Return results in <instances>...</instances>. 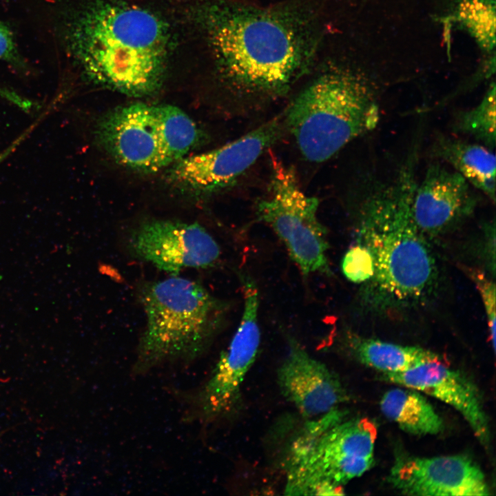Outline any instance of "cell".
Wrapping results in <instances>:
<instances>
[{
    "label": "cell",
    "instance_id": "cell-16",
    "mask_svg": "<svg viewBox=\"0 0 496 496\" xmlns=\"http://www.w3.org/2000/svg\"><path fill=\"white\" fill-rule=\"evenodd\" d=\"M433 153L495 203L496 160L490 149L481 144L441 136L434 143Z\"/></svg>",
    "mask_w": 496,
    "mask_h": 496
},
{
    "label": "cell",
    "instance_id": "cell-8",
    "mask_svg": "<svg viewBox=\"0 0 496 496\" xmlns=\"http://www.w3.org/2000/svg\"><path fill=\"white\" fill-rule=\"evenodd\" d=\"M244 306L241 319L229 345L220 354L208 380L185 396L187 421L211 422L237 411L241 387L259 352V291L256 282L241 275Z\"/></svg>",
    "mask_w": 496,
    "mask_h": 496
},
{
    "label": "cell",
    "instance_id": "cell-20",
    "mask_svg": "<svg viewBox=\"0 0 496 496\" xmlns=\"http://www.w3.org/2000/svg\"><path fill=\"white\" fill-rule=\"evenodd\" d=\"M445 20L466 30L486 52L494 50L495 0H457Z\"/></svg>",
    "mask_w": 496,
    "mask_h": 496
},
{
    "label": "cell",
    "instance_id": "cell-11",
    "mask_svg": "<svg viewBox=\"0 0 496 496\" xmlns=\"http://www.w3.org/2000/svg\"><path fill=\"white\" fill-rule=\"evenodd\" d=\"M402 494L422 496H484L490 495L479 465L464 455L419 457L401 455L388 477Z\"/></svg>",
    "mask_w": 496,
    "mask_h": 496
},
{
    "label": "cell",
    "instance_id": "cell-7",
    "mask_svg": "<svg viewBox=\"0 0 496 496\" xmlns=\"http://www.w3.org/2000/svg\"><path fill=\"white\" fill-rule=\"evenodd\" d=\"M269 196L258 201L256 215L284 244L303 276H331L326 227L319 220V201L307 196L293 169L272 159Z\"/></svg>",
    "mask_w": 496,
    "mask_h": 496
},
{
    "label": "cell",
    "instance_id": "cell-22",
    "mask_svg": "<svg viewBox=\"0 0 496 496\" xmlns=\"http://www.w3.org/2000/svg\"><path fill=\"white\" fill-rule=\"evenodd\" d=\"M374 262L369 249L357 242L350 247L342 260V271L347 279L354 283L370 280L374 275Z\"/></svg>",
    "mask_w": 496,
    "mask_h": 496
},
{
    "label": "cell",
    "instance_id": "cell-1",
    "mask_svg": "<svg viewBox=\"0 0 496 496\" xmlns=\"http://www.w3.org/2000/svg\"><path fill=\"white\" fill-rule=\"evenodd\" d=\"M292 3L260 7L216 1L200 22L217 72L237 94L277 96L307 72L321 41L316 17Z\"/></svg>",
    "mask_w": 496,
    "mask_h": 496
},
{
    "label": "cell",
    "instance_id": "cell-26",
    "mask_svg": "<svg viewBox=\"0 0 496 496\" xmlns=\"http://www.w3.org/2000/svg\"><path fill=\"white\" fill-rule=\"evenodd\" d=\"M0 96L25 112L31 107L32 104L31 100L22 96L13 90L1 85Z\"/></svg>",
    "mask_w": 496,
    "mask_h": 496
},
{
    "label": "cell",
    "instance_id": "cell-21",
    "mask_svg": "<svg viewBox=\"0 0 496 496\" xmlns=\"http://www.w3.org/2000/svg\"><path fill=\"white\" fill-rule=\"evenodd\" d=\"M455 130L493 149L495 147V83L492 82L478 105L462 112L455 123Z\"/></svg>",
    "mask_w": 496,
    "mask_h": 496
},
{
    "label": "cell",
    "instance_id": "cell-10",
    "mask_svg": "<svg viewBox=\"0 0 496 496\" xmlns=\"http://www.w3.org/2000/svg\"><path fill=\"white\" fill-rule=\"evenodd\" d=\"M127 242L134 257L173 276L188 268L214 266L221 254L216 240L197 223L147 220L132 231Z\"/></svg>",
    "mask_w": 496,
    "mask_h": 496
},
{
    "label": "cell",
    "instance_id": "cell-4",
    "mask_svg": "<svg viewBox=\"0 0 496 496\" xmlns=\"http://www.w3.org/2000/svg\"><path fill=\"white\" fill-rule=\"evenodd\" d=\"M139 299L146 322L132 367L136 375L199 358L220 333L230 309L200 283L176 276L144 284Z\"/></svg>",
    "mask_w": 496,
    "mask_h": 496
},
{
    "label": "cell",
    "instance_id": "cell-3",
    "mask_svg": "<svg viewBox=\"0 0 496 496\" xmlns=\"http://www.w3.org/2000/svg\"><path fill=\"white\" fill-rule=\"evenodd\" d=\"M414 165L412 159L391 183L373 191L358 217V243L369 249L374 262L371 288L386 303L420 300L437 277L434 256L411 214L417 183Z\"/></svg>",
    "mask_w": 496,
    "mask_h": 496
},
{
    "label": "cell",
    "instance_id": "cell-18",
    "mask_svg": "<svg viewBox=\"0 0 496 496\" xmlns=\"http://www.w3.org/2000/svg\"><path fill=\"white\" fill-rule=\"evenodd\" d=\"M346 336L353 355L362 364L382 373L402 372L425 362L444 360L438 354L419 347L362 338L353 334Z\"/></svg>",
    "mask_w": 496,
    "mask_h": 496
},
{
    "label": "cell",
    "instance_id": "cell-25",
    "mask_svg": "<svg viewBox=\"0 0 496 496\" xmlns=\"http://www.w3.org/2000/svg\"><path fill=\"white\" fill-rule=\"evenodd\" d=\"M46 112L43 113L39 118L36 120L31 125H30L23 133H21L17 138H15L11 144L0 153V164L6 159L11 154H12L17 148L22 143L25 138L31 134V132L38 125L41 118L46 115Z\"/></svg>",
    "mask_w": 496,
    "mask_h": 496
},
{
    "label": "cell",
    "instance_id": "cell-17",
    "mask_svg": "<svg viewBox=\"0 0 496 496\" xmlns=\"http://www.w3.org/2000/svg\"><path fill=\"white\" fill-rule=\"evenodd\" d=\"M380 408L387 418L409 433L436 435L444 429L441 417L415 389L403 386L388 391L381 399Z\"/></svg>",
    "mask_w": 496,
    "mask_h": 496
},
{
    "label": "cell",
    "instance_id": "cell-24",
    "mask_svg": "<svg viewBox=\"0 0 496 496\" xmlns=\"http://www.w3.org/2000/svg\"><path fill=\"white\" fill-rule=\"evenodd\" d=\"M0 61L19 72H27L29 65L18 47L14 32L0 21Z\"/></svg>",
    "mask_w": 496,
    "mask_h": 496
},
{
    "label": "cell",
    "instance_id": "cell-19",
    "mask_svg": "<svg viewBox=\"0 0 496 496\" xmlns=\"http://www.w3.org/2000/svg\"><path fill=\"white\" fill-rule=\"evenodd\" d=\"M161 151L167 167L187 156L200 139L194 121L172 105L154 106Z\"/></svg>",
    "mask_w": 496,
    "mask_h": 496
},
{
    "label": "cell",
    "instance_id": "cell-6",
    "mask_svg": "<svg viewBox=\"0 0 496 496\" xmlns=\"http://www.w3.org/2000/svg\"><path fill=\"white\" fill-rule=\"evenodd\" d=\"M344 415L337 409L309 420L292 442L287 495H343V484L372 467L375 424L366 418L344 420Z\"/></svg>",
    "mask_w": 496,
    "mask_h": 496
},
{
    "label": "cell",
    "instance_id": "cell-15",
    "mask_svg": "<svg viewBox=\"0 0 496 496\" xmlns=\"http://www.w3.org/2000/svg\"><path fill=\"white\" fill-rule=\"evenodd\" d=\"M385 380L415 389L448 404L466 420L484 446L490 428L479 393L466 375L448 367L444 360L428 361L399 373H383Z\"/></svg>",
    "mask_w": 496,
    "mask_h": 496
},
{
    "label": "cell",
    "instance_id": "cell-12",
    "mask_svg": "<svg viewBox=\"0 0 496 496\" xmlns=\"http://www.w3.org/2000/svg\"><path fill=\"white\" fill-rule=\"evenodd\" d=\"M95 136L107 154L127 168L154 173L167 167L154 105L135 103L110 111L98 122Z\"/></svg>",
    "mask_w": 496,
    "mask_h": 496
},
{
    "label": "cell",
    "instance_id": "cell-14",
    "mask_svg": "<svg viewBox=\"0 0 496 496\" xmlns=\"http://www.w3.org/2000/svg\"><path fill=\"white\" fill-rule=\"evenodd\" d=\"M277 382L282 395L309 419L339 409L348 399L338 376L292 338L278 369Z\"/></svg>",
    "mask_w": 496,
    "mask_h": 496
},
{
    "label": "cell",
    "instance_id": "cell-5",
    "mask_svg": "<svg viewBox=\"0 0 496 496\" xmlns=\"http://www.w3.org/2000/svg\"><path fill=\"white\" fill-rule=\"evenodd\" d=\"M380 120L377 93L360 73L329 66L296 97L286 114L287 127L302 154L320 163Z\"/></svg>",
    "mask_w": 496,
    "mask_h": 496
},
{
    "label": "cell",
    "instance_id": "cell-13",
    "mask_svg": "<svg viewBox=\"0 0 496 496\" xmlns=\"http://www.w3.org/2000/svg\"><path fill=\"white\" fill-rule=\"evenodd\" d=\"M473 188L453 169L431 164L412 195L411 214L417 229L436 235L470 216L478 203Z\"/></svg>",
    "mask_w": 496,
    "mask_h": 496
},
{
    "label": "cell",
    "instance_id": "cell-9",
    "mask_svg": "<svg viewBox=\"0 0 496 496\" xmlns=\"http://www.w3.org/2000/svg\"><path fill=\"white\" fill-rule=\"evenodd\" d=\"M279 118L215 149L186 156L169 166L166 177L176 187L197 196L227 187L280 137Z\"/></svg>",
    "mask_w": 496,
    "mask_h": 496
},
{
    "label": "cell",
    "instance_id": "cell-2",
    "mask_svg": "<svg viewBox=\"0 0 496 496\" xmlns=\"http://www.w3.org/2000/svg\"><path fill=\"white\" fill-rule=\"evenodd\" d=\"M56 22L60 45L90 81L134 97L161 87L169 32L154 12L101 1L59 6Z\"/></svg>",
    "mask_w": 496,
    "mask_h": 496
},
{
    "label": "cell",
    "instance_id": "cell-23",
    "mask_svg": "<svg viewBox=\"0 0 496 496\" xmlns=\"http://www.w3.org/2000/svg\"><path fill=\"white\" fill-rule=\"evenodd\" d=\"M468 274L475 282L482 298L488 325L490 339L495 351V285L483 273L478 270H467Z\"/></svg>",
    "mask_w": 496,
    "mask_h": 496
}]
</instances>
